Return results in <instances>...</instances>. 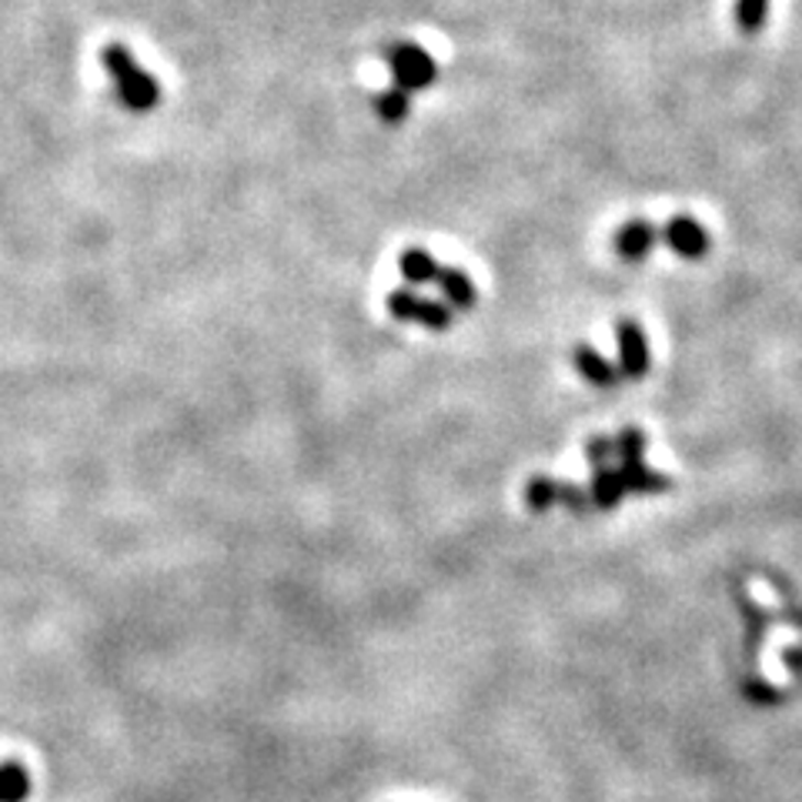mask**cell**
I'll list each match as a JSON object with an SVG mask.
<instances>
[{
    "instance_id": "obj_6",
    "label": "cell",
    "mask_w": 802,
    "mask_h": 802,
    "mask_svg": "<svg viewBox=\"0 0 802 802\" xmlns=\"http://www.w3.org/2000/svg\"><path fill=\"white\" fill-rule=\"evenodd\" d=\"M435 281L442 285L445 298H448L455 308H468V304L475 301V288H471V281H468L458 268H438Z\"/></svg>"
},
{
    "instance_id": "obj_2",
    "label": "cell",
    "mask_w": 802,
    "mask_h": 802,
    "mask_svg": "<svg viewBox=\"0 0 802 802\" xmlns=\"http://www.w3.org/2000/svg\"><path fill=\"white\" fill-rule=\"evenodd\" d=\"M385 60L391 67V77H394V88L398 91H422L428 85H435V77H438V64L435 57L419 47V44H391L385 51Z\"/></svg>"
},
{
    "instance_id": "obj_7",
    "label": "cell",
    "mask_w": 802,
    "mask_h": 802,
    "mask_svg": "<svg viewBox=\"0 0 802 802\" xmlns=\"http://www.w3.org/2000/svg\"><path fill=\"white\" fill-rule=\"evenodd\" d=\"M401 275H405L412 285H425V281H435V275H438V265H435V258L428 255V252H419V248H412V252H405L401 255Z\"/></svg>"
},
{
    "instance_id": "obj_10",
    "label": "cell",
    "mask_w": 802,
    "mask_h": 802,
    "mask_svg": "<svg viewBox=\"0 0 802 802\" xmlns=\"http://www.w3.org/2000/svg\"><path fill=\"white\" fill-rule=\"evenodd\" d=\"M579 368H582V375L586 378H592V381H599V385H605V381H612L615 375H612V365L609 361H602L595 352H589V348H579Z\"/></svg>"
},
{
    "instance_id": "obj_9",
    "label": "cell",
    "mask_w": 802,
    "mask_h": 802,
    "mask_svg": "<svg viewBox=\"0 0 802 802\" xmlns=\"http://www.w3.org/2000/svg\"><path fill=\"white\" fill-rule=\"evenodd\" d=\"M736 21L743 34H756L766 21V0H739L736 4Z\"/></svg>"
},
{
    "instance_id": "obj_5",
    "label": "cell",
    "mask_w": 802,
    "mask_h": 802,
    "mask_svg": "<svg viewBox=\"0 0 802 802\" xmlns=\"http://www.w3.org/2000/svg\"><path fill=\"white\" fill-rule=\"evenodd\" d=\"M653 237H656V227L649 221H628L619 237H615V252L625 258V261H638L646 258L649 248H653Z\"/></svg>"
},
{
    "instance_id": "obj_1",
    "label": "cell",
    "mask_w": 802,
    "mask_h": 802,
    "mask_svg": "<svg viewBox=\"0 0 802 802\" xmlns=\"http://www.w3.org/2000/svg\"><path fill=\"white\" fill-rule=\"evenodd\" d=\"M101 64L114 74V80H118V101L127 111L147 114L160 101V85H157V80L144 67H137L134 54L124 44L101 47Z\"/></svg>"
},
{
    "instance_id": "obj_3",
    "label": "cell",
    "mask_w": 802,
    "mask_h": 802,
    "mask_svg": "<svg viewBox=\"0 0 802 802\" xmlns=\"http://www.w3.org/2000/svg\"><path fill=\"white\" fill-rule=\"evenodd\" d=\"M666 245L676 252V255H682V258H699V255H705V248H709V234H705V227L699 224V221H692V218H672L669 224H666Z\"/></svg>"
},
{
    "instance_id": "obj_8",
    "label": "cell",
    "mask_w": 802,
    "mask_h": 802,
    "mask_svg": "<svg viewBox=\"0 0 802 802\" xmlns=\"http://www.w3.org/2000/svg\"><path fill=\"white\" fill-rule=\"evenodd\" d=\"M409 108H412L409 94H405V91H398V88H391V91H385V94L375 98V111H378V118L388 121V124L405 121V118H409Z\"/></svg>"
},
{
    "instance_id": "obj_4",
    "label": "cell",
    "mask_w": 802,
    "mask_h": 802,
    "mask_svg": "<svg viewBox=\"0 0 802 802\" xmlns=\"http://www.w3.org/2000/svg\"><path fill=\"white\" fill-rule=\"evenodd\" d=\"M388 308L398 318H419L422 325H428V328H445L448 325V308H442L435 301H422L412 291H394L388 298Z\"/></svg>"
}]
</instances>
